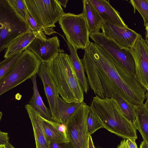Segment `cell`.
Masks as SVG:
<instances>
[{
  "instance_id": "6da1fadb",
  "label": "cell",
  "mask_w": 148,
  "mask_h": 148,
  "mask_svg": "<svg viewBox=\"0 0 148 148\" xmlns=\"http://www.w3.org/2000/svg\"><path fill=\"white\" fill-rule=\"evenodd\" d=\"M81 60L95 96L111 98L117 93L135 105L143 103L146 90L100 45L90 42Z\"/></svg>"
},
{
  "instance_id": "7a4b0ae2",
  "label": "cell",
  "mask_w": 148,
  "mask_h": 148,
  "mask_svg": "<svg viewBox=\"0 0 148 148\" xmlns=\"http://www.w3.org/2000/svg\"><path fill=\"white\" fill-rule=\"evenodd\" d=\"M47 63L61 97L68 103L83 102L84 91L70 56L64 53H58Z\"/></svg>"
},
{
  "instance_id": "3957f363",
  "label": "cell",
  "mask_w": 148,
  "mask_h": 148,
  "mask_svg": "<svg viewBox=\"0 0 148 148\" xmlns=\"http://www.w3.org/2000/svg\"><path fill=\"white\" fill-rule=\"evenodd\" d=\"M90 106L104 128L124 139L137 138L136 129L124 115L115 100L95 96Z\"/></svg>"
},
{
  "instance_id": "277c9868",
  "label": "cell",
  "mask_w": 148,
  "mask_h": 148,
  "mask_svg": "<svg viewBox=\"0 0 148 148\" xmlns=\"http://www.w3.org/2000/svg\"><path fill=\"white\" fill-rule=\"evenodd\" d=\"M41 62L31 51L21 53L5 76L0 80V95L37 73Z\"/></svg>"
},
{
  "instance_id": "5b68a950",
  "label": "cell",
  "mask_w": 148,
  "mask_h": 148,
  "mask_svg": "<svg viewBox=\"0 0 148 148\" xmlns=\"http://www.w3.org/2000/svg\"><path fill=\"white\" fill-rule=\"evenodd\" d=\"M29 12L37 23L50 35L56 33L53 28L64 13L57 0H25Z\"/></svg>"
},
{
  "instance_id": "8992f818",
  "label": "cell",
  "mask_w": 148,
  "mask_h": 148,
  "mask_svg": "<svg viewBox=\"0 0 148 148\" xmlns=\"http://www.w3.org/2000/svg\"><path fill=\"white\" fill-rule=\"evenodd\" d=\"M31 30L8 4L0 0V51L20 35Z\"/></svg>"
},
{
  "instance_id": "52a82bcc",
  "label": "cell",
  "mask_w": 148,
  "mask_h": 148,
  "mask_svg": "<svg viewBox=\"0 0 148 148\" xmlns=\"http://www.w3.org/2000/svg\"><path fill=\"white\" fill-rule=\"evenodd\" d=\"M58 22L67 42L77 51L85 50L90 42L88 25L83 14L64 13Z\"/></svg>"
},
{
  "instance_id": "ba28073f",
  "label": "cell",
  "mask_w": 148,
  "mask_h": 148,
  "mask_svg": "<svg viewBox=\"0 0 148 148\" xmlns=\"http://www.w3.org/2000/svg\"><path fill=\"white\" fill-rule=\"evenodd\" d=\"M90 106L83 102L67 119L65 125L68 138L75 148H88L89 135L87 118Z\"/></svg>"
},
{
  "instance_id": "9c48e42d",
  "label": "cell",
  "mask_w": 148,
  "mask_h": 148,
  "mask_svg": "<svg viewBox=\"0 0 148 148\" xmlns=\"http://www.w3.org/2000/svg\"><path fill=\"white\" fill-rule=\"evenodd\" d=\"M89 36L95 43L103 48L126 72L134 76L135 62L130 49L119 45L106 38L101 32L90 34Z\"/></svg>"
},
{
  "instance_id": "30bf717a",
  "label": "cell",
  "mask_w": 148,
  "mask_h": 148,
  "mask_svg": "<svg viewBox=\"0 0 148 148\" xmlns=\"http://www.w3.org/2000/svg\"><path fill=\"white\" fill-rule=\"evenodd\" d=\"M130 51L134 60V77L148 92V44L141 34Z\"/></svg>"
},
{
  "instance_id": "8fae6325",
  "label": "cell",
  "mask_w": 148,
  "mask_h": 148,
  "mask_svg": "<svg viewBox=\"0 0 148 148\" xmlns=\"http://www.w3.org/2000/svg\"><path fill=\"white\" fill-rule=\"evenodd\" d=\"M27 49L34 54L42 62H48L56 54L64 52L60 47V41L57 36L47 38L43 32L38 34Z\"/></svg>"
},
{
  "instance_id": "7c38bea8",
  "label": "cell",
  "mask_w": 148,
  "mask_h": 148,
  "mask_svg": "<svg viewBox=\"0 0 148 148\" xmlns=\"http://www.w3.org/2000/svg\"><path fill=\"white\" fill-rule=\"evenodd\" d=\"M102 33L106 38L123 47L130 48L140 34L128 27H122L103 22Z\"/></svg>"
},
{
  "instance_id": "4fadbf2b",
  "label": "cell",
  "mask_w": 148,
  "mask_h": 148,
  "mask_svg": "<svg viewBox=\"0 0 148 148\" xmlns=\"http://www.w3.org/2000/svg\"><path fill=\"white\" fill-rule=\"evenodd\" d=\"M37 74L43 83L53 121L57 122L58 100L59 94L57 87L50 73L47 62H42Z\"/></svg>"
},
{
  "instance_id": "5bb4252c",
  "label": "cell",
  "mask_w": 148,
  "mask_h": 148,
  "mask_svg": "<svg viewBox=\"0 0 148 148\" xmlns=\"http://www.w3.org/2000/svg\"><path fill=\"white\" fill-rule=\"evenodd\" d=\"M95 8L103 22L118 26L128 27L120 13L110 4L109 1L89 0Z\"/></svg>"
},
{
  "instance_id": "9a60e30c",
  "label": "cell",
  "mask_w": 148,
  "mask_h": 148,
  "mask_svg": "<svg viewBox=\"0 0 148 148\" xmlns=\"http://www.w3.org/2000/svg\"><path fill=\"white\" fill-rule=\"evenodd\" d=\"M33 129L36 148H49L50 143L45 136L40 114L28 104L25 106Z\"/></svg>"
},
{
  "instance_id": "2e32d148",
  "label": "cell",
  "mask_w": 148,
  "mask_h": 148,
  "mask_svg": "<svg viewBox=\"0 0 148 148\" xmlns=\"http://www.w3.org/2000/svg\"><path fill=\"white\" fill-rule=\"evenodd\" d=\"M39 33H34L30 30L18 36L6 48L4 57L7 58L14 54L22 53L27 49Z\"/></svg>"
},
{
  "instance_id": "e0dca14e",
  "label": "cell",
  "mask_w": 148,
  "mask_h": 148,
  "mask_svg": "<svg viewBox=\"0 0 148 148\" xmlns=\"http://www.w3.org/2000/svg\"><path fill=\"white\" fill-rule=\"evenodd\" d=\"M83 10L82 13L86 20L89 34L100 32V30L103 22L97 11L89 1H82Z\"/></svg>"
},
{
  "instance_id": "ac0fdd59",
  "label": "cell",
  "mask_w": 148,
  "mask_h": 148,
  "mask_svg": "<svg viewBox=\"0 0 148 148\" xmlns=\"http://www.w3.org/2000/svg\"><path fill=\"white\" fill-rule=\"evenodd\" d=\"M64 39L68 45L70 52V56L73 66L78 79L83 89L84 92L87 94L89 90V86L86 75L84 65L79 58L76 50Z\"/></svg>"
},
{
  "instance_id": "d6986e66",
  "label": "cell",
  "mask_w": 148,
  "mask_h": 148,
  "mask_svg": "<svg viewBox=\"0 0 148 148\" xmlns=\"http://www.w3.org/2000/svg\"><path fill=\"white\" fill-rule=\"evenodd\" d=\"M36 77V75L30 79L33 85V94L28 104L38 112L42 117L48 120L53 121L50 110L44 104L39 92Z\"/></svg>"
},
{
  "instance_id": "ffe728a7",
  "label": "cell",
  "mask_w": 148,
  "mask_h": 148,
  "mask_svg": "<svg viewBox=\"0 0 148 148\" xmlns=\"http://www.w3.org/2000/svg\"><path fill=\"white\" fill-rule=\"evenodd\" d=\"M135 127L140 132L143 140L148 143V110L145 103L135 105Z\"/></svg>"
},
{
  "instance_id": "44dd1931",
  "label": "cell",
  "mask_w": 148,
  "mask_h": 148,
  "mask_svg": "<svg viewBox=\"0 0 148 148\" xmlns=\"http://www.w3.org/2000/svg\"><path fill=\"white\" fill-rule=\"evenodd\" d=\"M111 98L116 101L124 115L136 128L135 105L130 102L122 95L117 93H114Z\"/></svg>"
},
{
  "instance_id": "7402d4cb",
  "label": "cell",
  "mask_w": 148,
  "mask_h": 148,
  "mask_svg": "<svg viewBox=\"0 0 148 148\" xmlns=\"http://www.w3.org/2000/svg\"><path fill=\"white\" fill-rule=\"evenodd\" d=\"M81 103H68L61 97L58 100V118L57 122L65 124L68 118L76 110Z\"/></svg>"
},
{
  "instance_id": "603a6c76",
  "label": "cell",
  "mask_w": 148,
  "mask_h": 148,
  "mask_svg": "<svg viewBox=\"0 0 148 148\" xmlns=\"http://www.w3.org/2000/svg\"><path fill=\"white\" fill-rule=\"evenodd\" d=\"M42 125L45 136L48 141L51 143H62L70 141L63 134L53 127L41 115Z\"/></svg>"
},
{
  "instance_id": "cb8c5ba5",
  "label": "cell",
  "mask_w": 148,
  "mask_h": 148,
  "mask_svg": "<svg viewBox=\"0 0 148 148\" xmlns=\"http://www.w3.org/2000/svg\"><path fill=\"white\" fill-rule=\"evenodd\" d=\"M134 10H137L142 16L145 27L148 26V0H130L129 2Z\"/></svg>"
},
{
  "instance_id": "d4e9b609",
  "label": "cell",
  "mask_w": 148,
  "mask_h": 148,
  "mask_svg": "<svg viewBox=\"0 0 148 148\" xmlns=\"http://www.w3.org/2000/svg\"><path fill=\"white\" fill-rule=\"evenodd\" d=\"M15 12L26 23L28 9L25 0H7Z\"/></svg>"
},
{
  "instance_id": "484cf974",
  "label": "cell",
  "mask_w": 148,
  "mask_h": 148,
  "mask_svg": "<svg viewBox=\"0 0 148 148\" xmlns=\"http://www.w3.org/2000/svg\"><path fill=\"white\" fill-rule=\"evenodd\" d=\"M21 53L14 54L5 59L0 63V80L6 75Z\"/></svg>"
},
{
  "instance_id": "4316f807",
  "label": "cell",
  "mask_w": 148,
  "mask_h": 148,
  "mask_svg": "<svg viewBox=\"0 0 148 148\" xmlns=\"http://www.w3.org/2000/svg\"><path fill=\"white\" fill-rule=\"evenodd\" d=\"M88 133L89 135L98 130L104 128V126L98 118L90 110L87 118Z\"/></svg>"
},
{
  "instance_id": "83f0119b",
  "label": "cell",
  "mask_w": 148,
  "mask_h": 148,
  "mask_svg": "<svg viewBox=\"0 0 148 148\" xmlns=\"http://www.w3.org/2000/svg\"><path fill=\"white\" fill-rule=\"evenodd\" d=\"M26 23L29 28L34 33H39L43 32L45 34V30L37 23L28 10Z\"/></svg>"
},
{
  "instance_id": "f1b7e54d",
  "label": "cell",
  "mask_w": 148,
  "mask_h": 148,
  "mask_svg": "<svg viewBox=\"0 0 148 148\" xmlns=\"http://www.w3.org/2000/svg\"><path fill=\"white\" fill-rule=\"evenodd\" d=\"M46 120L53 127L63 134L66 138H68L67 133L66 127L65 124Z\"/></svg>"
},
{
  "instance_id": "f546056e",
  "label": "cell",
  "mask_w": 148,
  "mask_h": 148,
  "mask_svg": "<svg viewBox=\"0 0 148 148\" xmlns=\"http://www.w3.org/2000/svg\"><path fill=\"white\" fill-rule=\"evenodd\" d=\"M49 148H75L71 141L62 143H50Z\"/></svg>"
},
{
  "instance_id": "4dcf8cb0",
  "label": "cell",
  "mask_w": 148,
  "mask_h": 148,
  "mask_svg": "<svg viewBox=\"0 0 148 148\" xmlns=\"http://www.w3.org/2000/svg\"><path fill=\"white\" fill-rule=\"evenodd\" d=\"M8 133L5 132H0V146H5L10 143Z\"/></svg>"
},
{
  "instance_id": "1f68e13d",
  "label": "cell",
  "mask_w": 148,
  "mask_h": 148,
  "mask_svg": "<svg viewBox=\"0 0 148 148\" xmlns=\"http://www.w3.org/2000/svg\"><path fill=\"white\" fill-rule=\"evenodd\" d=\"M136 139L134 138H127L126 143L128 148H138L136 143Z\"/></svg>"
},
{
  "instance_id": "d6a6232c",
  "label": "cell",
  "mask_w": 148,
  "mask_h": 148,
  "mask_svg": "<svg viewBox=\"0 0 148 148\" xmlns=\"http://www.w3.org/2000/svg\"><path fill=\"white\" fill-rule=\"evenodd\" d=\"M117 148H128L126 143V140L124 139L122 140Z\"/></svg>"
},
{
  "instance_id": "836d02e7",
  "label": "cell",
  "mask_w": 148,
  "mask_h": 148,
  "mask_svg": "<svg viewBox=\"0 0 148 148\" xmlns=\"http://www.w3.org/2000/svg\"><path fill=\"white\" fill-rule=\"evenodd\" d=\"M88 148H95L93 143L91 136L90 135L88 141Z\"/></svg>"
},
{
  "instance_id": "e575fe53",
  "label": "cell",
  "mask_w": 148,
  "mask_h": 148,
  "mask_svg": "<svg viewBox=\"0 0 148 148\" xmlns=\"http://www.w3.org/2000/svg\"><path fill=\"white\" fill-rule=\"evenodd\" d=\"M59 4L63 7L65 8L66 4L68 1V0H57Z\"/></svg>"
},
{
  "instance_id": "d590c367",
  "label": "cell",
  "mask_w": 148,
  "mask_h": 148,
  "mask_svg": "<svg viewBox=\"0 0 148 148\" xmlns=\"http://www.w3.org/2000/svg\"><path fill=\"white\" fill-rule=\"evenodd\" d=\"M140 148H148V143L143 140L141 142Z\"/></svg>"
},
{
  "instance_id": "8d00e7d4",
  "label": "cell",
  "mask_w": 148,
  "mask_h": 148,
  "mask_svg": "<svg viewBox=\"0 0 148 148\" xmlns=\"http://www.w3.org/2000/svg\"><path fill=\"white\" fill-rule=\"evenodd\" d=\"M146 101L145 103L147 108L148 110V92H147L145 93Z\"/></svg>"
},
{
  "instance_id": "74e56055",
  "label": "cell",
  "mask_w": 148,
  "mask_h": 148,
  "mask_svg": "<svg viewBox=\"0 0 148 148\" xmlns=\"http://www.w3.org/2000/svg\"><path fill=\"white\" fill-rule=\"evenodd\" d=\"M145 37L148 38V26L145 27Z\"/></svg>"
},
{
  "instance_id": "f35d334b",
  "label": "cell",
  "mask_w": 148,
  "mask_h": 148,
  "mask_svg": "<svg viewBox=\"0 0 148 148\" xmlns=\"http://www.w3.org/2000/svg\"><path fill=\"white\" fill-rule=\"evenodd\" d=\"M5 147L6 148H15L10 143Z\"/></svg>"
},
{
  "instance_id": "ab89813d",
  "label": "cell",
  "mask_w": 148,
  "mask_h": 148,
  "mask_svg": "<svg viewBox=\"0 0 148 148\" xmlns=\"http://www.w3.org/2000/svg\"><path fill=\"white\" fill-rule=\"evenodd\" d=\"M145 40L146 42H147V43L148 44V38L147 37H145Z\"/></svg>"
},
{
  "instance_id": "60d3db41",
  "label": "cell",
  "mask_w": 148,
  "mask_h": 148,
  "mask_svg": "<svg viewBox=\"0 0 148 148\" xmlns=\"http://www.w3.org/2000/svg\"><path fill=\"white\" fill-rule=\"evenodd\" d=\"M0 148H6V147L5 145H2L0 146Z\"/></svg>"
},
{
  "instance_id": "b9f144b4",
  "label": "cell",
  "mask_w": 148,
  "mask_h": 148,
  "mask_svg": "<svg viewBox=\"0 0 148 148\" xmlns=\"http://www.w3.org/2000/svg\"><path fill=\"white\" fill-rule=\"evenodd\" d=\"M1 114V112H0V119H1V115H2V114Z\"/></svg>"
},
{
  "instance_id": "7bdbcfd3",
  "label": "cell",
  "mask_w": 148,
  "mask_h": 148,
  "mask_svg": "<svg viewBox=\"0 0 148 148\" xmlns=\"http://www.w3.org/2000/svg\"></svg>"
},
{
  "instance_id": "ee69618b",
  "label": "cell",
  "mask_w": 148,
  "mask_h": 148,
  "mask_svg": "<svg viewBox=\"0 0 148 148\" xmlns=\"http://www.w3.org/2000/svg\"></svg>"
}]
</instances>
